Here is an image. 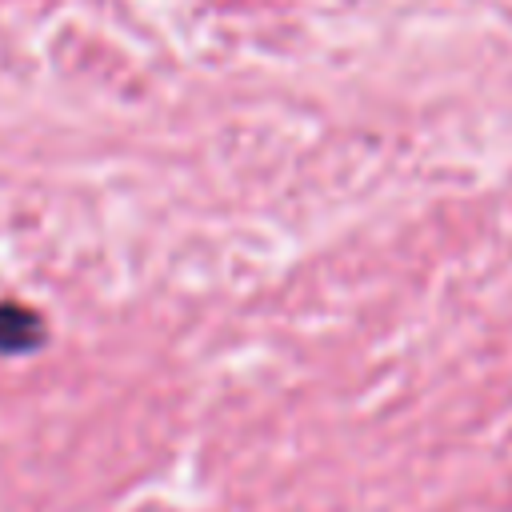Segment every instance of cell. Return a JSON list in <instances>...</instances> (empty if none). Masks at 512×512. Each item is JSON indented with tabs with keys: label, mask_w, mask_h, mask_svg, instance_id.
Instances as JSON below:
<instances>
[{
	"label": "cell",
	"mask_w": 512,
	"mask_h": 512,
	"mask_svg": "<svg viewBox=\"0 0 512 512\" xmlns=\"http://www.w3.org/2000/svg\"><path fill=\"white\" fill-rule=\"evenodd\" d=\"M40 336V316L24 308H0V356L28 352Z\"/></svg>",
	"instance_id": "1"
}]
</instances>
